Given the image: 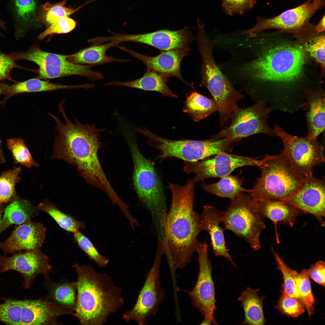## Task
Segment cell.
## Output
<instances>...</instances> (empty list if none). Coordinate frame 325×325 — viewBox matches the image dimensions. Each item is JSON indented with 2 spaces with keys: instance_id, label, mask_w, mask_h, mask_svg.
I'll use <instances>...</instances> for the list:
<instances>
[{
  "instance_id": "cell-1",
  "label": "cell",
  "mask_w": 325,
  "mask_h": 325,
  "mask_svg": "<svg viewBox=\"0 0 325 325\" xmlns=\"http://www.w3.org/2000/svg\"><path fill=\"white\" fill-rule=\"evenodd\" d=\"M63 103L58 105L59 111L65 123L58 118L48 113L56 122V135L53 158L62 159L74 166L89 184L107 193L113 189L102 169L98 156L102 146L98 137L106 129L95 125L83 124L75 118V123L67 116Z\"/></svg>"
},
{
  "instance_id": "cell-2",
  "label": "cell",
  "mask_w": 325,
  "mask_h": 325,
  "mask_svg": "<svg viewBox=\"0 0 325 325\" xmlns=\"http://www.w3.org/2000/svg\"><path fill=\"white\" fill-rule=\"evenodd\" d=\"M194 184L191 179L183 185L168 183L172 200L162 244L169 268L174 271L191 262L200 242V215L194 209Z\"/></svg>"
},
{
  "instance_id": "cell-3",
  "label": "cell",
  "mask_w": 325,
  "mask_h": 325,
  "mask_svg": "<svg viewBox=\"0 0 325 325\" xmlns=\"http://www.w3.org/2000/svg\"><path fill=\"white\" fill-rule=\"evenodd\" d=\"M74 268L78 275L73 284L77 291L75 315L82 325L104 324L124 304L122 289L91 265L76 264Z\"/></svg>"
},
{
  "instance_id": "cell-4",
  "label": "cell",
  "mask_w": 325,
  "mask_h": 325,
  "mask_svg": "<svg viewBox=\"0 0 325 325\" xmlns=\"http://www.w3.org/2000/svg\"><path fill=\"white\" fill-rule=\"evenodd\" d=\"M129 131L126 132L125 138L133 161L135 189L140 200L150 212L156 234L162 235L164 232L168 212L162 183L154 163L142 155L133 135Z\"/></svg>"
},
{
  "instance_id": "cell-5",
  "label": "cell",
  "mask_w": 325,
  "mask_h": 325,
  "mask_svg": "<svg viewBox=\"0 0 325 325\" xmlns=\"http://www.w3.org/2000/svg\"><path fill=\"white\" fill-rule=\"evenodd\" d=\"M259 167L260 176L249 193L256 201L282 202L300 189L306 177L298 172L281 153L266 155Z\"/></svg>"
},
{
  "instance_id": "cell-6",
  "label": "cell",
  "mask_w": 325,
  "mask_h": 325,
  "mask_svg": "<svg viewBox=\"0 0 325 325\" xmlns=\"http://www.w3.org/2000/svg\"><path fill=\"white\" fill-rule=\"evenodd\" d=\"M221 212L224 229L244 239L254 250L261 248L260 236L266 225L257 201L250 194L241 193L231 200L226 210Z\"/></svg>"
},
{
  "instance_id": "cell-7",
  "label": "cell",
  "mask_w": 325,
  "mask_h": 325,
  "mask_svg": "<svg viewBox=\"0 0 325 325\" xmlns=\"http://www.w3.org/2000/svg\"><path fill=\"white\" fill-rule=\"evenodd\" d=\"M140 133L147 138V143L159 152L161 160L174 157L184 161L195 162L221 152L230 153L233 150V141L227 138L198 141L172 140L157 136L143 127Z\"/></svg>"
},
{
  "instance_id": "cell-8",
  "label": "cell",
  "mask_w": 325,
  "mask_h": 325,
  "mask_svg": "<svg viewBox=\"0 0 325 325\" xmlns=\"http://www.w3.org/2000/svg\"><path fill=\"white\" fill-rule=\"evenodd\" d=\"M9 55L15 61L26 60L37 64L39 67L37 78L40 79L76 75L95 81L104 77L101 73L91 69L96 65L75 63L67 59V55L47 52L36 45L32 46L27 51L14 52Z\"/></svg>"
},
{
  "instance_id": "cell-9",
  "label": "cell",
  "mask_w": 325,
  "mask_h": 325,
  "mask_svg": "<svg viewBox=\"0 0 325 325\" xmlns=\"http://www.w3.org/2000/svg\"><path fill=\"white\" fill-rule=\"evenodd\" d=\"M198 32L196 37L198 49L202 60L200 70V85L206 88L217 103L222 104L231 100L236 89L224 75L214 57V39L206 35L202 21L197 22Z\"/></svg>"
},
{
  "instance_id": "cell-10",
  "label": "cell",
  "mask_w": 325,
  "mask_h": 325,
  "mask_svg": "<svg viewBox=\"0 0 325 325\" xmlns=\"http://www.w3.org/2000/svg\"><path fill=\"white\" fill-rule=\"evenodd\" d=\"M273 130L282 141L281 153L291 166L305 177H311L314 168L325 161L323 148L317 138L300 137L290 135L278 125Z\"/></svg>"
},
{
  "instance_id": "cell-11",
  "label": "cell",
  "mask_w": 325,
  "mask_h": 325,
  "mask_svg": "<svg viewBox=\"0 0 325 325\" xmlns=\"http://www.w3.org/2000/svg\"><path fill=\"white\" fill-rule=\"evenodd\" d=\"M164 255L162 243L157 241L156 252L153 265L146 275L136 301L131 309L124 313L122 318L126 322L134 321L140 325L145 323L147 318L154 315L165 299L164 289L160 281V268Z\"/></svg>"
},
{
  "instance_id": "cell-12",
  "label": "cell",
  "mask_w": 325,
  "mask_h": 325,
  "mask_svg": "<svg viewBox=\"0 0 325 325\" xmlns=\"http://www.w3.org/2000/svg\"><path fill=\"white\" fill-rule=\"evenodd\" d=\"M206 241L200 242L196 252L199 271L196 284L191 291L181 289L190 297L193 305L201 313L204 320L200 324H218L214 317L215 306L214 283L212 277V267L208 252Z\"/></svg>"
},
{
  "instance_id": "cell-13",
  "label": "cell",
  "mask_w": 325,
  "mask_h": 325,
  "mask_svg": "<svg viewBox=\"0 0 325 325\" xmlns=\"http://www.w3.org/2000/svg\"><path fill=\"white\" fill-rule=\"evenodd\" d=\"M271 108L264 101L244 108H239L231 118L230 125L210 138L217 140L227 138L233 142L252 135L262 134L270 136L276 135L267 123Z\"/></svg>"
},
{
  "instance_id": "cell-14",
  "label": "cell",
  "mask_w": 325,
  "mask_h": 325,
  "mask_svg": "<svg viewBox=\"0 0 325 325\" xmlns=\"http://www.w3.org/2000/svg\"><path fill=\"white\" fill-rule=\"evenodd\" d=\"M324 5V0L317 2L308 0L303 4L274 17L259 18L252 27L242 32L243 35L254 37L264 30L277 29L300 34L309 26L311 18Z\"/></svg>"
},
{
  "instance_id": "cell-15",
  "label": "cell",
  "mask_w": 325,
  "mask_h": 325,
  "mask_svg": "<svg viewBox=\"0 0 325 325\" xmlns=\"http://www.w3.org/2000/svg\"><path fill=\"white\" fill-rule=\"evenodd\" d=\"M261 163V160L257 158L221 152L197 161H184L183 169L186 174H195L192 180L195 184L209 178H221L230 175L240 167H259Z\"/></svg>"
},
{
  "instance_id": "cell-16",
  "label": "cell",
  "mask_w": 325,
  "mask_h": 325,
  "mask_svg": "<svg viewBox=\"0 0 325 325\" xmlns=\"http://www.w3.org/2000/svg\"><path fill=\"white\" fill-rule=\"evenodd\" d=\"M51 268L48 257L39 250L20 252L10 257L0 256V274L11 270L20 273L26 289L31 288L39 274L48 277Z\"/></svg>"
},
{
  "instance_id": "cell-17",
  "label": "cell",
  "mask_w": 325,
  "mask_h": 325,
  "mask_svg": "<svg viewBox=\"0 0 325 325\" xmlns=\"http://www.w3.org/2000/svg\"><path fill=\"white\" fill-rule=\"evenodd\" d=\"M324 178L306 177L302 187L291 196L282 201L305 214L313 215L322 226L325 225Z\"/></svg>"
},
{
  "instance_id": "cell-18",
  "label": "cell",
  "mask_w": 325,
  "mask_h": 325,
  "mask_svg": "<svg viewBox=\"0 0 325 325\" xmlns=\"http://www.w3.org/2000/svg\"><path fill=\"white\" fill-rule=\"evenodd\" d=\"M112 34L110 37L111 41L143 44L162 51L188 47L193 39L192 33L187 27L176 31L162 30L144 34Z\"/></svg>"
},
{
  "instance_id": "cell-19",
  "label": "cell",
  "mask_w": 325,
  "mask_h": 325,
  "mask_svg": "<svg viewBox=\"0 0 325 325\" xmlns=\"http://www.w3.org/2000/svg\"><path fill=\"white\" fill-rule=\"evenodd\" d=\"M117 47L141 61L147 66V69L168 77H175L190 85L183 79L180 72L181 62L189 54L190 48L188 47L162 51L160 54L155 56L146 55L123 46L119 45Z\"/></svg>"
},
{
  "instance_id": "cell-20",
  "label": "cell",
  "mask_w": 325,
  "mask_h": 325,
  "mask_svg": "<svg viewBox=\"0 0 325 325\" xmlns=\"http://www.w3.org/2000/svg\"><path fill=\"white\" fill-rule=\"evenodd\" d=\"M46 230L41 223L31 221L19 225L8 239L0 242V249L5 255L39 250L45 239Z\"/></svg>"
},
{
  "instance_id": "cell-21",
  "label": "cell",
  "mask_w": 325,
  "mask_h": 325,
  "mask_svg": "<svg viewBox=\"0 0 325 325\" xmlns=\"http://www.w3.org/2000/svg\"><path fill=\"white\" fill-rule=\"evenodd\" d=\"M20 325L55 324L56 319L65 314H73L70 306H60L42 299L20 300Z\"/></svg>"
},
{
  "instance_id": "cell-22",
  "label": "cell",
  "mask_w": 325,
  "mask_h": 325,
  "mask_svg": "<svg viewBox=\"0 0 325 325\" xmlns=\"http://www.w3.org/2000/svg\"><path fill=\"white\" fill-rule=\"evenodd\" d=\"M200 219L201 231L204 230L209 233L215 255L224 257L237 267L227 249L224 229L220 226L222 223L221 211L212 206H204L200 215Z\"/></svg>"
},
{
  "instance_id": "cell-23",
  "label": "cell",
  "mask_w": 325,
  "mask_h": 325,
  "mask_svg": "<svg viewBox=\"0 0 325 325\" xmlns=\"http://www.w3.org/2000/svg\"><path fill=\"white\" fill-rule=\"evenodd\" d=\"M38 209L28 201L15 194L5 205L0 224V234L11 225H20L31 221L38 214Z\"/></svg>"
},
{
  "instance_id": "cell-24",
  "label": "cell",
  "mask_w": 325,
  "mask_h": 325,
  "mask_svg": "<svg viewBox=\"0 0 325 325\" xmlns=\"http://www.w3.org/2000/svg\"><path fill=\"white\" fill-rule=\"evenodd\" d=\"M121 42L111 41L94 45L84 48L74 54L67 55V59L75 63L88 65H101L113 62L125 63L130 60L122 59L109 56L106 52L110 48L117 47Z\"/></svg>"
},
{
  "instance_id": "cell-25",
  "label": "cell",
  "mask_w": 325,
  "mask_h": 325,
  "mask_svg": "<svg viewBox=\"0 0 325 325\" xmlns=\"http://www.w3.org/2000/svg\"><path fill=\"white\" fill-rule=\"evenodd\" d=\"M309 110L306 115L307 136L317 138L325 128L324 93L320 91L308 90L305 92Z\"/></svg>"
},
{
  "instance_id": "cell-26",
  "label": "cell",
  "mask_w": 325,
  "mask_h": 325,
  "mask_svg": "<svg viewBox=\"0 0 325 325\" xmlns=\"http://www.w3.org/2000/svg\"><path fill=\"white\" fill-rule=\"evenodd\" d=\"M168 77L147 69L144 75L139 79L128 82H111L106 85H115L128 87L147 91H154L161 93L164 96L177 98L167 85Z\"/></svg>"
},
{
  "instance_id": "cell-27",
  "label": "cell",
  "mask_w": 325,
  "mask_h": 325,
  "mask_svg": "<svg viewBox=\"0 0 325 325\" xmlns=\"http://www.w3.org/2000/svg\"><path fill=\"white\" fill-rule=\"evenodd\" d=\"M259 212L264 217L275 224L281 221L289 226H293L297 218L305 213L302 211L283 202L257 201Z\"/></svg>"
},
{
  "instance_id": "cell-28",
  "label": "cell",
  "mask_w": 325,
  "mask_h": 325,
  "mask_svg": "<svg viewBox=\"0 0 325 325\" xmlns=\"http://www.w3.org/2000/svg\"><path fill=\"white\" fill-rule=\"evenodd\" d=\"M82 85H67L54 84L48 81H44L38 78H33L21 82L15 83L9 86L3 91L2 94L4 95L2 102L4 104L11 97L16 94L28 92L51 91L57 90L83 88Z\"/></svg>"
},
{
  "instance_id": "cell-29",
  "label": "cell",
  "mask_w": 325,
  "mask_h": 325,
  "mask_svg": "<svg viewBox=\"0 0 325 325\" xmlns=\"http://www.w3.org/2000/svg\"><path fill=\"white\" fill-rule=\"evenodd\" d=\"M259 290L258 288L254 289L247 287L238 298L244 311V319L243 324L262 325L265 323L263 308L265 296H259L258 293Z\"/></svg>"
},
{
  "instance_id": "cell-30",
  "label": "cell",
  "mask_w": 325,
  "mask_h": 325,
  "mask_svg": "<svg viewBox=\"0 0 325 325\" xmlns=\"http://www.w3.org/2000/svg\"><path fill=\"white\" fill-rule=\"evenodd\" d=\"M200 187L204 190L223 198L230 200L234 199L242 192L249 193L250 189L244 188L243 180L236 176L228 175L221 178L218 182L207 184L202 181Z\"/></svg>"
},
{
  "instance_id": "cell-31",
  "label": "cell",
  "mask_w": 325,
  "mask_h": 325,
  "mask_svg": "<svg viewBox=\"0 0 325 325\" xmlns=\"http://www.w3.org/2000/svg\"><path fill=\"white\" fill-rule=\"evenodd\" d=\"M218 110L214 100L209 99L197 92H192L186 98L184 112L187 113L193 121L202 120Z\"/></svg>"
},
{
  "instance_id": "cell-32",
  "label": "cell",
  "mask_w": 325,
  "mask_h": 325,
  "mask_svg": "<svg viewBox=\"0 0 325 325\" xmlns=\"http://www.w3.org/2000/svg\"><path fill=\"white\" fill-rule=\"evenodd\" d=\"M37 207L38 209L50 215L61 228L66 231L74 233L86 227L85 222L77 221L70 215L62 212L54 204L48 200L43 201Z\"/></svg>"
},
{
  "instance_id": "cell-33",
  "label": "cell",
  "mask_w": 325,
  "mask_h": 325,
  "mask_svg": "<svg viewBox=\"0 0 325 325\" xmlns=\"http://www.w3.org/2000/svg\"><path fill=\"white\" fill-rule=\"evenodd\" d=\"M67 2L64 0L54 4L47 2L39 8L37 21L45 25L47 27L63 17H69L78 9L66 7Z\"/></svg>"
},
{
  "instance_id": "cell-34",
  "label": "cell",
  "mask_w": 325,
  "mask_h": 325,
  "mask_svg": "<svg viewBox=\"0 0 325 325\" xmlns=\"http://www.w3.org/2000/svg\"><path fill=\"white\" fill-rule=\"evenodd\" d=\"M290 272L293 277L299 294L305 305L309 316L314 313V305L315 299L312 292L311 286L307 272V269H303L298 273L289 268Z\"/></svg>"
},
{
  "instance_id": "cell-35",
  "label": "cell",
  "mask_w": 325,
  "mask_h": 325,
  "mask_svg": "<svg viewBox=\"0 0 325 325\" xmlns=\"http://www.w3.org/2000/svg\"><path fill=\"white\" fill-rule=\"evenodd\" d=\"M21 172L20 167L15 166L0 176V205L7 204L16 194L15 185L20 181Z\"/></svg>"
},
{
  "instance_id": "cell-36",
  "label": "cell",
  "mask_w": 325,
  "mask_h": 325,
  "mask_svg": "<svg viewBox=\"0 0 325 325\" xmlns=\"http://www.w3.org/2000/svg\"><path fill=\"white\" fill-rule=\"evenodd\" d=\"M7 144L11 153L14 164H19L28 168L39 167V164L33 158L23 139H8Z\"/></svg>"
},
{
  "instance_id": "cell-37",
  "label": "cell",
  "mask_w": 325,
  "mask_h": 325,
  "mask_svg": "<svg viewBox=\"0 0 325 325\" xmlns=\"http://www.w3.org/2000/svg\"><path fill=\"white\" fill-rule=\"evenodd\" d=\"M4 302L0 303V322L8 325H20V300L0 297Z\"/></svg>"
},
{
  "instance_id": "cell-38",
  "label": "cell",
  "mask_w": 325,
  "mask_h": 325,
  "mask_svg": "<svg viewBox=\"0 0 325 325\" xmlns=\"http://www.w3.org/2000/svg\"><path fill=\"white\" fill-rule=\"evenodd\" d=\"M73 233L74 239L80 247L98 266L104 268L107 265L109 262L108 258L100 254L88 238L79 230Z\"/></svg>"
},
{
  "instance_id": "cell-39",
  "label": "cell",
  "mask_w": 325,
  "mask_h": 325,
  "mask_svg": "<svg viewBox=\"0 0 325 325\" xmlns=\"http://www.w3.org/2000/svg\"><path fill=\"white\" fill-rule=\"evenodd\" d=\"M271 249L278 265L277 269L279 270L282 274L283 280V290L282 291L291 297L300 300L303 302L294 279L290 272L289 268L285 263L278 253L275 252L273 247H271Z\"/></svg>"
},
{
  "instance_id": "cell-40",
  "label": "cell",
  "mask_w": 325,
  "mask_h": 325,
  "mask_svg": "<svg viewBox=\"0 0 325 325\" xmlns=\"http://www.w3.org/2000/svg\"><path fill=\"white\" fill-rule=\"evenodd\" d=\"M277 308L282 314L292 317H296L302 315L306 309L302 301L282 291Z\"/></svg>"
},
{
  "instance_id": "cell-41",
  "label": "cell",
  "mask_w": 325,
  "mask_h": 325,
  "mask_svg": "<svg viewBox=\"0 0 325 325\" xmlns=\"http://www.w3.org/2000/svg\"><path fill=\"white\" fill-rule=\"evenodd\" d=\"M304 43L305 49L317 62L323 70L325 67V36L321 35L310 38Z\"/></svg>"
},
{
  "instance_id": "cell-42",
  "label": "cell",
  "mask_w": 325,
  "mask_h": 325,
  "mask_svg": "<svg viewBox=\"0 0 325 325\" xmlns=\"http://www.w3.org/2000/svg\"><path fill=\"white\" fill-rule=\"evenodd\" d=\"M76 24V21L69 17H63L47 27L39 35L38 38L41 40L50 35L69 32L75 28Z\"/></svg>"
},
{
  "instance_id": "cell-43",
  "label": "cell",
  "mask_w": 325,
  "mask_h": 325,
  "mask_svg": "<svg viewBox=\"0 0 325 325\" xmlns=\"http://www.w3.org/2000/svg\"><path fill=\"white\" fill-rule=\"evenodd\" d=\"M256 3V0H222V7L227 14L232 16L248 11Z\"/></svg>"
},
{
  "instance_id": "cell-44",
  "label": "cell",
  "mask_w": 325,
  "mask_h": 325,
  "mask_svg": "<svg viewBox=\"0 0 325 325\" xmlns=\"http://www.w3.org/2000/svg\"><path fill=\"white\" fill-rule=\"evenodd\" d=\"M54 296L57 301L64 305L71 306L75 302V292L72 285L65 284L58 286L54 291Z\"/></svg>"
},
{
  "instance_id": "cell-45",
  "label": "cell",
  "mask_w": 325,
  "mask_h": 325,
  "mask_svg": "<svg viewBox=\"0 0 325 325\" xmlns=\"http://www.w3.org/2000/svg\"><path fill=\"white\" fill-rule=\"evenodd\" d=\"M14 68H23L16 63L8 54L0 51V81L8 80L15 82L10 76L11 72Z\"/></svg>"
},
{
  "instance_id": "cell-46",
  "label": "cell",
  "mask_w": 325,
  "mask_h": 325,
  "mask_svg": "<svg viewBox=\"0 0 325 325\" xmlns=\"http://www.w3.org/2000/svg\"><path fill=\"white\" fill-rule=\"evenodd\" d=\"M15 5L18 16L23 21L29 20L35 13L36 4L34 0H16Z\"/></svg>"
},
{
  "instance_id": "cell-47",
  "label": "cell",
  "mask_w": 325,
  "mask_h": 325,
  "mask_svg": "<svg viewBox=\"0 0 325 325\" xmlns=\"http://www.w3.org/2000/svg\"><path fill=\"white\" fill-rule=\"evenodd\" d=\"M325 265L324 262L319 260L307 269L309 277L317 283L325 286Z\"/></svg>"
},
{
  "instance_id": "cell-48",
  "label": "cell",
  "mask_w": 325,
  "mask_h": 325,
  "mask_svg": "<svg viewBox=\"0 0 325 325\" xmlns=\"http://www.w3.org/2000/svg\"><path fill=\"white\" fill-rule=\"evenodd\" d=\"M325 17V15L324 14L319 22L315 27V30L317 32H321L324 31Z\"/></svg>"
},
{
  "instance_id": "cell-49",
  "label": "cell",
  "mask_w": 325,
  "mask_h": 325,
  "mask_svg": "<svg viewBox=\"0 0 325 325\" xmlns=\"http://www.w3.org/2000/svg\"><path fill=\"white\" fill-rule=\"evenodd\" d=\"M2 140L0 137V165L2 164L6 161L5 158L2 147Z\"/></svg>"
},
{
  "instance_id": "cell-50",
  "label": "cell",
  "mask_w": 325,
  "mask_h": 325,
  "mask_svg": "<svg viewBox=\"0 0 325 325\" xmlns=\"http://www.w3.org/2000/svg\"><path fill=\"white\" fill-rule=\"evenodd\" d=\"M5 204L0 205V224L3 216Z\"/></svg>"
},
{
  "instance_id": "cell-51",
  "label": "cell",
  "mask_w": 325,
  "mask_h": 325,
  "mask_svg": "<svg viewBox=\"0 0 325 325\" xmlns=\"http://www.w3.org/2000/svg\"><path fill=\"white\" fill-rule=\"evenodd\" d=\"M8 85L5 83L0 84V95H2L3 91Z\"/></svg>"
},
{
  "instance_id": "cell-52",
  "label": "cell",
  "mask_w": 325,
  "mask_h": 325,
  "mask_svg": "<svg viewBox=\"0 0 325 325\" xmlns=\"http://www.w3.org/2000/svg\"><path fill=\"white\" fill-rule=\"evenodd\" d=\"M313 0L314 1H317V2H321V1H323L324 0Z\"/></svg>"
},
{
  "instance_id": "cell-53",
  "label": "cell",
  "mask_w": 325,
  "mask_h": 325,
  "mask_svg": "<svg viewBox=\"0 0 325 325\" xmlns=\"http://www.w3.org/2000/svg\"><path fill=\"white\" fill-rule=\"evenodd\" d=\"M138 224H137V225H138ZM132 228H134V227L133 228H132Z\"/></svg>"
}]
</instances>
